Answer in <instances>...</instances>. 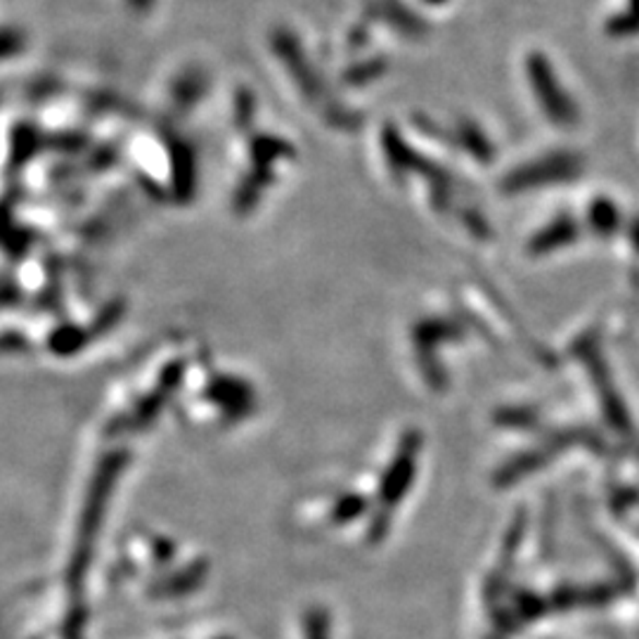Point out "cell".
Instances as JSON below:
<instances>
[{
    "instance_id": "4",
    "label": "cell",
    "mask_w": 639,
    "mask_h": 639,
    "mask_svg": "<svg viewBox=\"0 0 639 639\" xmlns=\"http://www.w3.org/2000/svg\"><path fill=\"white\" fill-rule=\"evenodd\" d=\"M138 3H142V5H144V3H148V0H138Z\"/></svg>"
},
{
    "instance_id": "3",
    "label": "cell",
    "mask_w": 639,
    "mask_h": 639,
    "mask_svg": "<svg viewBox=\"0 0 639 639\" xmlns=\"http://www.w3.org/2000/svg\"><path fill=\"white\" fill-rule=\"evenodd\" d=\"M429 3H441V0H429Z\"/></svg>"
},
{
    "instance_id": "2",
    "label": "cell",
    "mask_w": 639,
    "mask_h": 639,
    "mask_svg": "<svg viewBox=\"0 0 639 639\" xmlns=\"http://www.w3.org/2000/svg\"><path fill=\"white\" fill-rule=\"evenodd\" d=\"M606 32L612 36H630L639 32V0H628L626 10L606 22Z\"/></svg>"
},
{
    "instance_id": "1",
    "label": "cell",
    "mask_w": 639,
    "mask_h": 639,
    "mask_svg": "<svg viewBox=\"0 0 639 639\" xmlns=\"http://www.w3.org/2000/svg\"><path fill=\"white\" fill-rule=\"evenodd\" d=\"M526 67H528V79L533 83V91L537 97L543 100V107L547 109L551 119L564 121V124L573 121L576 109L571 105L569 95L564 93L561 83L557 81L555 71H551V65L545 60V57L537 55V53L531 55Z\"/></svg>"
}]
</instances>
